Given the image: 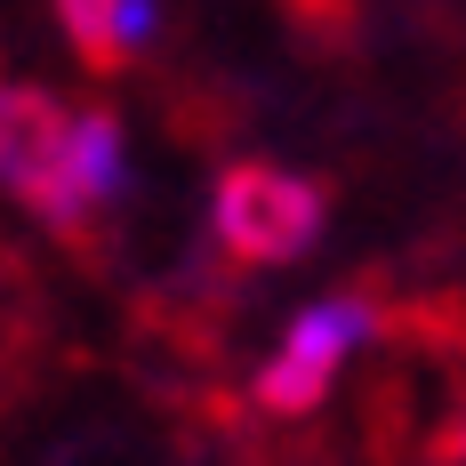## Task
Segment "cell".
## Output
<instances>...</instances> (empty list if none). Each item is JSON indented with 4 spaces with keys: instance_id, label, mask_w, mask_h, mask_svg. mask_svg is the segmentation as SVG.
Here are the masks:
<instances>
[{
    "instance_id": "obj_1",
    "label": "cell",
    "mask_w": 466,
    "mask_h": 466,
    "mask_svg": "<svg viewBox=\"0 0 466 466\" xmlns=\"http://www.w3.org/2000/svg\"><path fill=\"white\" fill-rule=\"evenodd\" d=\"M0 186L16 193L41 226L89 233L105 201L129 186V145L113 113H73L48 89L0 81Z\"/></svg>"
},
{
    "instance_id": "obj_3",
    "label": "cell",
    "mask_w": 466,
    "mask_h": 466,
    "mask_svg": "<svg viewBox=\"0 0 466 466\" xmlns=\"http://www.w3.org/2000/svg\"><path fill=\"white\" fill-rule=\"evenodd\" d=\"M378 329V306L370 298H314L298 322L281 329L274 362L258 370V410H274V419H306V410H322L338 370L370 346Z\"/></svg>"
},
{
    "instance_id": "obj_2",
    "label": "cell",
    "mask_w": 466,
    "mask_h": 466,
    "mask_svg": "<svg viewBox=\"0 0 466 466\" xmlns=\"http://www.w3.org/2000/svg\"><path fill=\"white\" fill-rule=\"evenodd\" d=\"M322 218H329L322 186L298 169H274V161H233L209 193V233L241 266H298L322 241Z\"/></svg>"
},
{
    "instance_id": "obj_4",
    "label": "cell",
    "mask_w": 466,
    "mask_h": 466,
    "mask_svg": "<svg viewBox=\"0 0 466 466\" xmlns=\"http://www.w3.org/2000/svg\"><path fill=\"white\" fill-rule=\"evenodd\" d=\"M121 8H129V0H56V25H65V41L81 48L89 73H121V65H129V48H121Z\"/></svg>"
}]
</instances>
